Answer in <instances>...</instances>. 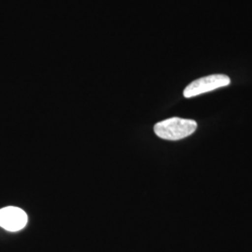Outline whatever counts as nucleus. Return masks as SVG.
<instances>
[{"label":"nucleus","mask_w":252,"mask_h":252,"mask_svg":"<svg viewBox=\"0 0 252 252\" xmlns=\"http://www.w3.org/2000/svg\"><path fill=\"white\" fill-rule=\"evenodd\" d=\"M197 123L193 120L174 117L166 119L154 126L155 134L166 140H180L193 134Z\"/></svg>","instance_id":"obj_1"},{"label":"nucleus","mask_w":252,"mask_h":252,"mask_svg":"<svg viewBox=\"0 0 252 252\" xmlns=\"http://www.w3.org/2000/svg\"><path fill=\"white\" fill-rule=\"evenodd\" d=\"M230 83H231V80L226 75L223 74L210 75L190 82L189 85L184 89L183 95L186 98H191L208 92L217 90L221 87H225L230 85Z\"/></svg>","instance_id":"obj_2"},{"label":"nucleus","mask_w":252,"mask_h":252,"mask_svg":"<svg viewBox=\"0 0 252 252\" xmlns=\"http://www.w3.org/2000/svg\"><path fill=\"white\" fill-rule=\"evenodd\" d=\"M27 213L15 207H4L0 209V226L9 232H18L27 225Z\"/></svg>","instance_id":"obj_3"}]
</instances>
